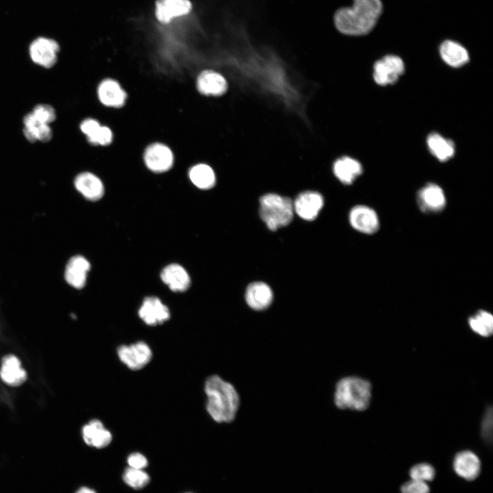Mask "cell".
<instances>
[{"label":"cell","mask_w":493,"mask_h":493,"mask_svg":"<svg viewBox=\"0 0 493 493\" xmlns=\"http://www.w3.org/2000/svg\"><path fill=\"white\" fill-rule=\"evenodd\" d=\"M273 292L264 282L251 283L245 292V301L247 305L255 311H264L268 309L273 301Z\"/></svg>","instance_id":"5bb4252c"},{"label":"cell","mask_w":493,"mask_h":493,"mask_svg":"<svg viewBox=\"0 0 493 493\" xmlns=\"http://www.w3.org/2000/svg\"><path fill=\"white\" fill-rule=\"evenodd\" d=\"M127 464L130 468L143 470L148 465L147 459L140 453H133L127 457Z\"/></svg>","instance_id":"e575fe53"},{"label":"cell","mask_w":493,"mask_h":493,"mask_svg":"<svg viewBox=\"0 0 493 493\" xmlns=\"http://www.w3.org/2000/svg\"><path fill=\"white\" fill-rule=\"evenodd\" d=\"M427 142L431 153L441 162L448 160L454 155L453 142L439 134H431L427 138Z\"/></svg>","instance_id":"4316f807"},{"label":"cell","mask_w":493,"mask_h":493,"mask_svg":"<svg viewBox=\"0 0 493 493\" xmlns=\"http://www.w3.org/2000/svg\"><path fill=\"white\" fill-rule=\"evenodd\" d=\"M82 437L87 445L97 448L107 446L112 440L111 432L99 419H92L82 427Z\"/></svg>","instance_id":"9a60e30c"},{"label":"cell","mask_w":493,"mask_h":493,"mask_svg":"<svg viewBox=\"0 0 493 493\" xmlns=\"http://www.w3.org/2000/svg\"><path fill=\"white\" fill-rule=\"evenodd\" d=\"M81 131L87 136L88 141L93 144L107 145L112 140L111 130L93 118H87L80 125Z\"/></svg>","instance_id":"484cf974"},{"label":"cell","mask_w":493,"mask_h":493,"mask_svg":"<svg viewBox=\"0 0 493 493\" xmlns=\"http://www.w3.org/2000/svg\"><path fill=\"white\" fill-rule=\"evenodd\" d=\"M124 482L134 489H141L149 481V475L144 470L127 468L123 475Z\"/></svg>","instance_id":"f546056e"},{"label":"cell","mask_w":493,"mask_h":493,"mask_svg":"<svg viewBox=\"0 0 493 493\" xmlns=\"http://www.w3.org/2000/svg\"><path fill=\"white\" fill-rule=\"evenodd\" d=\"M294 213L293 201L289 197L267 193L260 199V216L271 231L288 225Z\"/></svg>","instance_id":"277c9868"},{"label":"cell","mask_w":493,"mask_h":493,"mask_svg":"<svg viewBox=\"0 0 493 493\" xmlns=\"http://www.w3.org/2000/svg\"><path fill=\"white\" fill-rule=\"evenodd\" d=\"M440 56L443 61L452 67H460L469 61L467 49L459 42L446 40L439 48Z\"/></svg>","instance_id":"cb8c5ba5"},{"label":"cell","mask_w":493,"mask_h":493,"mask_svg":"<svg viewBox=\"0 0 493 493\" xmlns=\"http://www.w3.org/2000/svg\"><path fill=\"white\" fill-rule=\"evenodd\" d=\"M409 475L412 479L427 482L434 479L435 470L428 463H419L410 468Z\"/></svg>","instance_id":"4dcf8cb0"},{"label":"cell","mask_w":493,"mask_h":493,"mask_svg":"<svg viewBox=\"0 0 493 493\" xmlns=\"http://www.w3.org/2000/svg\"><path fill=\"white\" fill-rule=\"evenodd\" d=\"M140 318L147 325L156 326L170 318V311L158 298L149 296L144 299L139 310Z\"/></svg>","instance_id":"7c38bea8"},{"label":"cell","mask_w":493,"mask_h":493,"mask_svg":"<svg viewBox=\"0 0 493 493\" xmlns=\"http://www.w3.org/2000/svg\"><path fill=\"white\" fill-rule=\"evenodd\" d=\"M98 96L103 105L114 108L123 105L127 97L119 84L112 79H106L101 82L98 88Z\"/></svg>","instance_id":"7402d4cb"},{"label":"cell","mask_w":493,"mask_h":493,"mask_svg":"<svg viewBox=\"0 0 493 493\" xmlns=\"http://www.w3.org/2000/svg\"><path fill=\"white\" fill-rule=\"evenodd\" d=\"M76 493H96L92 489L87 487L80 488Z\"/></svg>","instance_id":"d590c367"},{"label":"cell","mask_w":493,"mask_h":493,"mask_svg":"<svg viewBox=\"0 0 493 493\" xmlns=\"http://www.w3.org/2000/svg\"><path fill=\"white\" fill-rule=\"evenodd\" d=\"M372 386L366 379L356 376L340 379L335 385L333 401L340 409L364 411L370 405Z\"/></svg>","instance_id":"3957f363"},{"label":"cell","mask_w":493,"mask_h":493,"mask_svg":"<svg viewBox=\"0 0 493 493\" xmlns=\"http://www.w3.org/2000/svg\"><path fill=\"white\" fill-rule=\"evenodd\" d=\"M116 352L120 361L132 370L142 369L149 363L153 357L151 349L143 341L121 345Z\"/></svg>","instance_id":"5b68a950"},{"label":"cell","mask_w":493,"mask_h":493,"mask_svg":"<svg viewBox=\"0 0 493 493\" xmlns=\"http://www.w3.org/2000/svg\"><path fill=\"white\" fill-rule=\"evenodd\" d=\"M59 51L58 43L47 38H36L31 42L29 49L31 60L46 68H51L55 64Z\"/></svg>","instance_id":"52a82bcc"},{"label":"cell","mask_w":493,"mask_h":493,"mask_svg":"<svg viewBox=\"0 0 493 493\" xmlns=\"http://www.w3.org/2000/svg\"><path fill=\"white\" fill-rule=\"evenodd\" d=\"M401 493H429L430 489L427 482L410 479L401 487Z\"/></svg>","instance_id":"d6a6232c"},{"label":"cell","mask_w":493,"mask_h":493,"mask_svg":"<svg viewBox=\"0 0 493 493\" xmlns=\"http://www.w3.org/2000/svg\"><path fill=\"white\" fill-rule=\"evenodd\" d=\"M36 119L43 124L49 125L56 118V113L54 108L48 104H38L36 105L32 112Z\"/></svg>","instance_id":"1f68e13d"},{"label":"cell","mask_w":493,"mask_h":493,"mask_svg":"<svg viewBox=\"0 0 493 493\" xmlns=\"http://www.w3.org/2000/svg\"><path fill=\"white\" fill-rule=\"evenodd\" d=\"M382 12L381 0H353L351 7L340 8L335 12V27L345 35H366L375 27Z\"/></svg>","instance_id":"7a4b0ae2"},{"label":"cell","mask_w":493,"mask_h":493,"mask_svg":"<svg viewBox=\"0 0 493 493\" xmlns=\"http://www.w3.org/2000/svg\"><path fill=\"white\" fill-rule=\"evenodd\" d=\"M74 184L76 189L90 201H97L103 195V185L92 173L84 172L79 174L75 179Z\"/></svg>","instance_id":"44dd1931"},{"label":"cell","mask_w":493,"mask_h":493,"mask_svg":"<svg viewBox=\"0 0 493 493\" xmlns=\"http://www.w3.org/2000/svg\"><path fill=\"white\" fill-rule=\"evenodd\" d=\"M205 409L217 423L234 420L240 406V394L235 386L218 375L209 376L204 383Z\"/></svg>","instance_id":"6da1fadb"},{"label":"cell","mask_w":493,"mask_h":493,"mask_svg":"<svg viewBox=\"0 0 493 493\" xmlns=\"http://www.w3.org/2000/svg\"><path fill=\"white\" fill-rule=\"evenodd\" d=\"M416 201L419 208L425 213L440 212L446 204L443 190L433 183L427 184L418 192Z\"/></svg>","instance_id":"30bf717a"},{"label":"cell","mask_w":493,"mask_h":493,"mask_svg":"<svg viewBox=\"0 0 493 493\" xmlns=\"http://www.w3.org/2000/svg\"><path fill=\"white\" fill-rule=\"evenodd\" d=\"M373 77L380 86L395 83L404 73L405 64L398 55H387L378 60L374 64Z\"/></svg>","instance_id":"8992f818"},{"label":"cell","mask_w":493,"mask_h":493,"mask_svg":"<svg viewBox=\"0 0 493 493\" xmlns=\"http://www.w3.org/2000/svg\"><path fill=\"white\" fill-rule=\"evenodd\" d=\"M90 268L89 262L81 255L70 259L65 270V279L75 288H83L86 282L87 274Z\"/></svg>","instance_id":"d6986e66"},{"label":"cell","mask_w":493,"mask_h":493,"mask_svg":"<svg viewBox=\"0 0 493 493\" xmlns=\"http://www.w3.org/2000/svg\"><path fill=\"white\" fill-rule=\"evenodd\" d=\"M455 472L466 481H472L479 475L481 463L479 457L472 451L464 450L457 453L453 461Z\"/></svg>","instance_id":"4fadbf2b"},{"label":"cell","mask_w":493,"mask_h":493,"mask_svg":"<svg viewBox=\"0 0 493 493\" xmlns=\"http://www.w3.org/2000/svg\"><path fill=\"white\" fill-rule=\"evenodd\" d=\"M324 205L322 194L316 191L301 192L293 201L294 212L302 219L313 220Z\"/></svg>","instance_id":"9c48e42d"},{"label":"cell","mask_w":493,"mask_h":493,"mask_svg":"<svg viewBox=\"0 0 493 493\" xmlns=\"http://www.w3.org/2000/svg\"><path fill=\"white\" fill-rule=\"evenodd\" d=\"M0 377L5 383L18 386L26 381L27 373L18 358L14 355H8L2 359Z\"/></svg>","instance_id":"e0dca14e"},{"label":"cell","mask_w":493,"mask_h":493,"mask_svg":"<svg viewBox=\"0 0 493 493\" xmlns=\"http://www.w3.org/2000/svg\"><path fill=\"white\" fill-rule=\"evenodd\" d=\"M23 134L29 142L33 143L38 140L47 142L51 139L53 133L49 125L38 122L31 112L23 117Z\"/></svg>","instance_id":"d4e9b609"},{"label":"cell","mask_w":493,"mask_h":493,"mask_svg":"<svg viewBox=\"0 0 493 493\" xmlns=\"http://www.w3.org/2000/svg\"><path fill=\"white\" fill-rule=\"evenodd\" d=\"M162 281L174 292H184L190 285V278L187 271L177 264H169L161 272Z\"/></svg>","instance_id":"603a6c76"},{"label":"cell","mask_w":493,"mask_h":493,"mask_svg":"<svg viewBox=\"0 0 493 493\" xmlns=\"http://www.w3.org/2000/svg\"><path fill=\"white\" fill-rule=\"evenodd\" d=\"M470 329L482 337H489L493 333V316L485 310H479L468 318Z\"/></svg>","instance_id":"f1b7e54d"},{"label":"cell","mask_w":493,"mask_h":493,"mask_svg":"<svg viewBox=\"0 0 493 493\" xmlns=\"http://www.w3.org/2000/svg\"><path fill=\"white\" fill-rule=\"evenodd\" d=\"M144 160L150 170L162 173L171 168L173 164V155L167 146L161 143H154L146 149Z\"/></svg>","instance_id":"8fae6325"},{"label":"cell","mask_w":493,"mask_h":493,"mask_svg":"<svg viewBox=\"0 0 493 493\" xmlns=\"http://www.w3.org/2000/svg\"><path fill=\"white\" fill-rule=\"evenodd\" d=\"M492 409H489L485 412L484 415L482 425H481V433L483 438L487 442H490L492 440Z\"/></svg>","instance_id":"836d02e7"},{"label":"cell","mask_w":493,"mask_h":493,"mask_svg":"<svg viewBox=\"0 0 493 493\" xmlns=\"http://www.w3.org/2000/svg\"><path fill=\"white\" fill-rule=\"evenodd\" d=\"M191 9L189 0H157L155 15L158 21L166 23L174 18L188 14Z\"/></svg>","instance_id":"2e32d148"},{"label":"cell","mask_w":493,"mask_h":493,"mask_svg":"<svg viewBox=\"0 0 493 493\" xmlns=\"http://www.w3.org/2000/svg\"><path fill=\"white\" fill-rule=\"evenodd\" d=\"M362 170L361 164L349 156L338 158L333 164V175L345 185L351 184L362 173Z\"/></svg>","instance_id":"ffe728a7"},{"label":"cell","mask_w":493,"mask_h":493,"mask_svg":"<svg viewBox=\"0 0 493 493\" xmlns=\"http://www.w3.org/2000/svg\"><path fill=\"white\" fill-rule=\"evenodd\" d=\"M191 181L199 188L207 190L216 183V175L213 169L205 164L192 166L189 171Z\"/></svg>","instance_id":"83f0119b"},{"label":"cell","mask_w":493,"mask_h":493,"mask_svg":"<svg viewBox=\"0 0 493 493\" xmlns=\"http://www.w3.org/2000/svg\"><path fill=\"white\" fill-rule=\"evenodd\" d=\"M349 220L355 230L368 235L376 233L380 225L377 212L364 205L352 207L349 214Z\"/></svg>","instance_id":"ba28073f"},{"label":"cell","mask_w":493,"mask_h":493,"mask_svg":"<svg viewBox=\"0 0 493 493\" xmlns=\"http://www.w3.org/2000/svg\"><path fill=\"white\" fill-rule=\"evenodd\" d=\"M199 91L205 95L220 96L225 93L228 84L225 78L213 71H203L197 78Z\"/></svg>","instance_id":"ac0fdd59"}]
</instances>
